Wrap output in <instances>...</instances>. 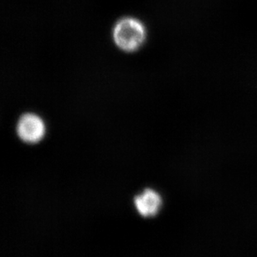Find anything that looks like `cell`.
Returning a JSON list of instances; mask_svg holds the SVG:
<instances>
[{"label": "cell", "instance_id": "cell-1", "mask_svg": "<svg viewBox=\"0 0 257 257\" xmlns=\"http://www.w3.org/2000/svg\"><path fill=\"white\" fill-rule=\"evenodd\" d=\"M113 39L116 46L121 50L136 51L145 41V27L143 23L137 19L124 18L115 25Z\"/></svg>", "mask_w": 257, "mask_h": 257}, {"label": "cell", "instance_id": "cell-2", "mask_svg": "<svg viewBox=\"0 0 257 257\" xmlns=\"http://www.w3.org/2000/svg\"><path fill=\"white\" fill-rule=\"evenodd\" d=\"M45 124L39 116L33 113L23 115L17 124V134L25 143H39L45 134Z\"/></svg>", "mask_w": 257, "mask_h": 257}, {"label": "cell", "instance_id": "cell-3", "mask_svg": "<svg viewBox=\"0 0 257 257\" xmlns=\"http://www.w3.org/2000/svg\"><path fill=\"white\" fill-rule=\"evenodd\" d=\"M134 202L142 216H153L159 211L162 206V198L155 191L146 189L143 194L135 197Z\"/></svg>", "mask_w": 257, "mask_h": 257}]
</instances>
